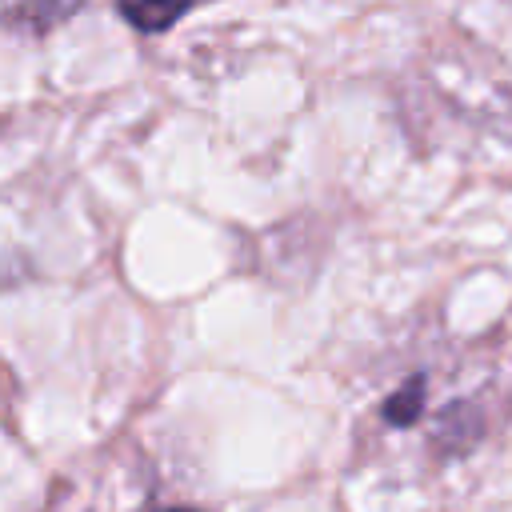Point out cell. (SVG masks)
I'll return each mask as SVG.
<instances>
[{"label":"cell","mask_w":512,"mask_h":512,"mask_svg":"<svg viewBox=\"0 0 512 512\" xmlns=\"http://www.w3.org/2000/svg\"><path fill=\"white\" fill-rule=\"evenodd\" d=\"M84 0H0V20L20 32H48L68 20Z\"/></svg>","instance_id":"1"},{"label":"cell","mask_w":512,"mask_h":512,"mask_svg":"<svg viewBox=\"0 0 512 512\" xmlns=\"http://www.w3.org/2000/svg\"><path fill=\"white\" fill-rule=\"evenodd\" d=\"M196 4H208V0H116L120 16H124L136 32H164V28H172L180 16H188Z\"/></svg>","instance_id":"2"},{"label":"cell","mask_w":512,"mask_h":512,"mask_svg":"<svg viewBox=\"0 0 512 512\" xmlns=\"http://www.w3.org/2000/svg\"><path fill=\"white\" fill-rule=\"evenodd\" d=\"M424 388H428V380H424L420 372L408 376V380L384 400L380 416H384L392 428H408V424H416V416H420V408H424Z\"/></svg>","instance_id":"3"},{"label":"cell","mask_w":512,"mask_h":512,"mask_svg":"<svg viewBox=\"0 0 512 512\" xmlns=\"http://www.w3.org/2000/svg\"><path fill=\"white\" fill-rule=\"evenodd\" d=\"M172 512H192V508H172Z\"/></svg>","instance_id":"4"}]
</instances>
